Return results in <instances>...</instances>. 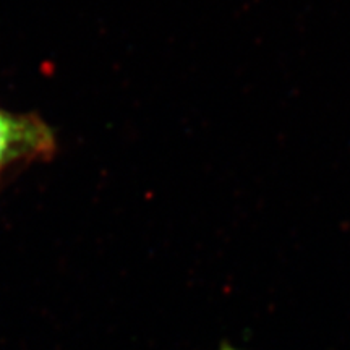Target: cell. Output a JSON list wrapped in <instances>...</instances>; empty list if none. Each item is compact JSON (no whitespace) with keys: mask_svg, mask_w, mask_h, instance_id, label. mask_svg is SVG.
Instances as JSON below:
<instances>
[{"mask_svg":"<svg viewBox=\"0 0 350 350\" xmlns=\"http://www.w3.org/2000/svg\"><path fill=\"white\" fill-rule=\"evenodd\" d=\"M55 138L39 117L16 116L0 109V170L54 154Z\"/></svg>","mask_w":350,"mask_h":350,"instance_id":"cell-1","label":"cell"},{"mask_svg":"<svg viewBox=\"0 0 350 350\" xmlns=\"http://www.w3.org/2000/svg\"><path fill=\"white\" fill-rule=\"evenodd\" d=\"M224 350H232V349H224Z\"/></svg>","mask_w":350,"mask_h":350,"instance_id":"cell-2","label":"cell"}]
</instances>
